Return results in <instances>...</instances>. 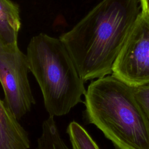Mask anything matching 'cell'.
<instances>
[{"label":"cell","instance_id":"cell-1","mask_svg":"<svg viewBox=\"0 0 149 149\" xmlns=\"http://www.w3.org/2000/svg\"><path fill=\"white\" fill-rule=\"evenodd\" d=\"M140 0H102L59 38L84 81L112 74L140 13Z\"/></svg>","mask_w":149,"mask_h":149},{"label":"cell","instance_id":"cell-2","mask_svg":"<svg viewBox=\"0 0 149 149\" xmlns=\"http://www.w3.org/2000/svg\"><path fill=\"white\" fill-rule=\"evenodd\" d=\"M85 114L116 149H149V121L132 87L113 75L97 79L84 94Z\"/></svg>","mask_w":149,"mask_h":149},{"label":"cell","instance_id":"cell-3","mask_svg":"<svg viewBox=\"0 0 149 149\" xmlns=\"http://www.w3.org/2000/svg\"><path fill=\"white\" fill-rule=\"evenodd\" d=\"M26 55L49 116L65 115L82 102L86 91L84 81L59 37L43 33L33 36Z\"/></svg>","mask_w":149,"mask_h":149},{"label":"cell","instance_id":"cell-4","mask_svg":"<svg viewBox=\"0 0 149 149\" xmlns=\"http://www.w3.org/2000/svg\"><path fill=\"white\" fill-rule=\"evenodd\" d=\"M26 55L17 44L0 42V83L4 101L19 120L36 104L28 79Z\"/></svg>","mask_w":149,"mask_h":149},{"label":"cell","instance_id":"cell-5","mask_svg":"<svg viewBox=\"0 0 149 149\" xmlns=\"http://www.w3.org/2000/svg\"><path fill=\"white\" fill-rule=\"evenodd\" d=\"M112 75L132 86L149 83V15L141 11L112 68Z\"/></svg>","mask_w":149,"mask_h":149},{"label":"cell","instance_id":"cell-6","mask_svg":"<svg viewBox=\"0 0 149 149\" xmlns=\"http://www.w3.org/2000/svg\"><path fill=\"white\" fill-rule=\"evenodd\" d=\"M30 141L26 130L0 98V149H29Z\"/></svg>","mask_w":149,"mask_h":149},{"label":"cell","instance_id":"cell-7","mask_svg":"<svg viewBox=\"0 0 149 149\" xmlns=\"http://www.w3.org/2000/svg\"><path fill=\"white\" fill-rule=\"evenodd\" d=\"M20 27L19 6L11 0H0V42L17 44Z\"/></svg>","mask_w":149,"mask_h":149},{"label":"cell","instance_id":"cell-8","mask_svg":"<svg viewBox=\"0 0 149 149\" xmlns=\"http://www.w3.org/2000/svg\"><path fill=\"white\" fill-rule=\"evenodd\" d=\"M37 149H70L62 139L53 116H49L43 122Z\"/></svg>","mask_w":149,"mask_h":149},{"label":"cell","instance_id":"cell-9","mask_svg":"<svg viewBox=\"0 0 149 149\" xmlns=\"http://www.w3.org/2000/svg\"><path fill=\"white\" fill-rule=\"evenodd\" d=\"M66 133L72 149H100L87 131L76 121L70 122Z\"/></svg>","mask_w":149,"mask_h":149},{"label":"cell","instance_id":"cell-10","mask_svg":"<svg viewBox=\"0 0 149 149\" xmlns=\"http://www.w3.org/2000/svg\"><path fill=\"white\" fill-rule=\"evenodd\" d=\"M134 96L149 121V83L132 87Z\"/></svg>","mask_w":149,"mask_h":149},{"label":"cell","instance_id":"cell-11","mask_svg":"<svg viewBox=\"0 0 149 149\" xmlns=\"http://www.w3.org/2000/svg\"><path fill=\"white\" fill-rule=\"evenodd\" d=\"M141 10L149 15V0H140Z\"/></svg>","mask_w":149,"mask_h":149}]
</instances>
